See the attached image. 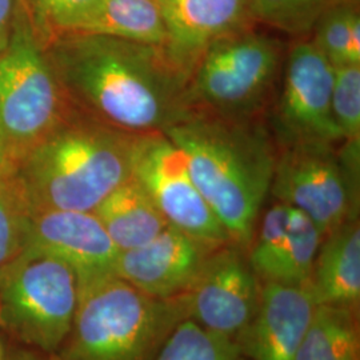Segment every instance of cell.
Instances as JSON below:
<instances>
[{"label": "cell", "instance_id": "obj_1", "mask_svg": "<svg viewBox=\"0 0 360 360\" xmlns=\"http://www.w3.org/2000/svg\"><path fill=\"white\" fill-rule=\"evenodd\" d=\"M68 104L132 135L165 132L191 108L188 77L163 47L67 32L44 46Z\"/></svg>", "mask_w": 360, "mask_h": 360}, {"label": "cell", "instance_id": "obj_2", "mask_svg": "<svg viewBox=\"0 0 360 360\" xmlns=\"http://www.w3.org/2000/svg\"><path fill=\"white\" fill-rule=\"evenodd\" d=\"M163 134L184 156L195 184L231 243L247 251L270 196L278 155L266 119L191 108Z\"/></svg>", "mask_w": 360, "mask_h": 360}, {"label": "cell", "instance_id": "obj_3", "mask_svg": "<svg viewBox=\"0 0 360 360\" xmlns=\"http://www.w3.org/2000/svg\"><path fill=\"white\" fill-rule=\"evenodd\" d=\"M139 136L71 107L13 172L34 212H94L132 175Z\"/></svg>", "mask_w": 360, "mask_h": 360}, {"label": "cell", "instance_id": "obj_4", "mask_svg": "<svg viewBox=\"0 0 360 360\" xmlns=\"http://www.w3.org/2000/svg\"><path fill=\"white\" fill-rule=\"evenodd\" d=\"M186 318L179 296L146 295L114 274L79 282L71 330L55 360H155Z\"/></svg>", "mask_w": 360, "mask_h": 360}, {"label": "cell", "instance_id": "obj_5", "mask_svg": "<svg viewBox=\"0 0 360 360\" xmlns=\"http://www.w3.org/2000/svg\"><path fill=\"white\" fill-rule=\"evenodd\" d=\"M288 41L251 23L212 41L187 80L190 108L239 119L264 117L276 94Z\"/></svg>", "mask_w": 360, "mask_h": 360}, {"label": "cell", "instance_id": "obj_6", "mask_svg": "<svg viewBox=\"0 0 360 360\" xmlns=\"http://www.w3.org/2000/svg\"><path fill=\"white\" fill-rule=\"evenodd\" d=\"M71 110L26 7L19 0L13 31L0 52V148L15 171Z\"/></svg>", "mask_w": 360, "mask_h": 360}, {"label": "cell", "instance_id": "obj_7", "mask_svg": "<svg viewBox=\"0 0 360 360\" xmlns=\"http://www.w3.org/2000/svg\"><path fill=\"white\" fill-rule=\"evenodd\" d=\"M77 300V271L26 248L0 278V327L25 347L52 356L71 330Z\"/></svg>", "mask_w": 360, "mask_h": 360}, {"label": "cell", "instance_id": "obj_8", "mask_svg": "<svg viewBox=\"0 0 360 360\" xmlns=\"http://www.w3.org/2000/svg\"><path fill=\"white\" fill-rule=\"evenodd\" d=\"M333 84L334 67L309 37L292 39L264 116L278 150L342 143L333 115Z\"/></svg>", "mask_w": 360, "mask_h": 360}, {"label": "cell", "instance_id": "obj_9", "mask_svg": "<svg viewBox=\"0 0 360 360\" xmlns=\"http://www.w3.org/2000/svg\"><path fill=\"white\" fill-rule=\"evenodd\" d=\"M132 176L151 196L169 226L214 247L231 243L195 184L184 156L163 132L139 136Z\"/></svg>", "mask_w": 360, "mask_h": 360}, {"label": "cell", "instance_id": "obj_10", "mask_svg": "<svg viewBox=\"0 0 360 360\" xmlns=\"http://www.w3.org/2000/svg\"><path fill=\"white\" fill-rule=\"evenodd\" d=\"M270 195L307 215L324 236L347 219L359 218V198L348 186L338 147L279 148Z\"/></svg>", "mask_w": 360, "mask_h": 360}, {"label": "cell", "instance_id": "obj_11", "mask_svg": "<svg viewBox=\"0 0 360 360\" xmlns=\"http://www.w3.org/2000/svg\"><path fill=\"white\" fill-rule=\"evenodd\" d=\"M262 282L240 247L227 243L210 252L179 296L186 318L208 331L235 338L252 319Z\"/></svg>", "mask_w": 360, "mask_h": 360}, {"label": "cell", "instance_id": "obj_12", "mask_svg": "<svg viewBox=\"0 0 360 360\" xmlns=\"http://www.w3.org/2000/svg\"><path fill=\"white\" fill-rule=\"evenodd\" d=\"M217 247L169 226L148 243L120 251L114 275L156 299L181 295Z\"/></svg>", "mask_w": 360, "mask_h": 360}, {"label": "cell", "instance_id": "obj_13", "mask_svg": "<svg viewBox=\"0 0 360 360\" xmlns=\"http://www.w3.org/2000/svg\"><path fill=\"white\" fill-rule=\"evenodd\" d=\"M315 309L306 285L264 282L252 319L233 339L251 360H294Z\"/></svg>", "mask_w": 360, "mask_h": 360}, {"label": "cell", "instance_id": "obj_14", "mask_svg": "<svg viewBox=\"0 0 360 360\" xmlns=\"http://www.w3.org/2000/svg\"><path fill=\"white\" fill-rule=\"evenodd\" d=\"M27 248L58 257L79 282L114 274L119 250L94 212L35 211Z\"/></svg>", "mask_w": 360, "mask_h": 360}, {"label": "cell", "instance_id": "obj_15", "mask_svg": "<svg viewBox=\"0 0 360 360\" xmlns=\"http://www.w3.org/2000/svg\"><path fill=\"white\" fill-rule=\"evenodd\" d=\"M166 28L165 51L187 77L217 39L254 23L248 0H158Z\"/></svg>", "mask_w": 360, "mask_h": 360}, {"label": "cell", "instance_id": "obj_16", "mask_svg": "<svg viewBox=\"0 0 360 360\" xmlns=\"http://www.w3.org/2000/svg\"><path fill=\"white\" fill-rule=\"evenodd\" d=\"M316 306L358 309L360 300L359 218L347 219L323 238L306 284Z\"/></svg>", "mask_w": 360, "mask_h": 360}, {"label": "cell", "instance_id": "obj_17", "mask_svg": "<svg viewBox=\"0 0 360 360\" xmlns=\"http://www.w3.org/2000/svg\"><path fill=\"white\" fill-rule=\"evenodd\" d=\"M94 214L119 251L148 243L168 226L151 196L132 175L108 193Z\"/></svg>", "mask_w": 360, "mask_h": 360}, {"label": "cell", "instance_id": "obj_18", "mask_svg": "<svg viewBox=\"0 0 360 360\" xmlns=\"http://www.w3.org/2000/svg\"><path fill=\"white\" fill-rule=\"evenodd\" d=\"M71 32L159 47L166 44V28L158 0H96Z\"/></svg>", "mask_w": 360, "mask_h": 360}, {"label": "cell", "instance_id": "obj_19", "mask_svg": "<svg viewBox=\"0 0 360 360\" xmlns=\"http://www.w3.org/2000/svg\"><path fill=\"white\" fill-rule=\"evenodd\" d=\"M294 360H360L355 309L316 306Z\"/></svg>", "mask_w": 360, "mask_h": 360}, {"label": "cell", "instance_id": "obj_20", "mask_svg": "<svg viewBox=\"0 0 360 360\" xmlns=\"http://www.w3.org/2000/svg\"><path fill=\"white\" fill-rule=\"evenodd\" d=\"M32 215L16 174L0 169V278L26 251Z\"/></svg>", "mask_w": 360, "mask_h": 360}, {"label": "cell", "instance_id": "obj_21", "mask_svg": "<svg viewBox=\"0 0 360 360\" xmlns=\"http://www.w3.org/2000/svg\"><path fill=\"white\" fill-rule=\"evenodd\" d=\"M323 238V232L307 215L291 207L288 235L270 282L290 285L309 283Z\"/></svg>", "mask_w": 360, "mask_h": 360}, {"label": "cell", "instance_id": "obj_22", "mask_svg": "<svg viewBox=\"0 0 360 360\" xmlns=\"http://www.w3.org/2000/svg\"><path fill=\"white\" fill-rule=\"evenodd\" d=\"M347 3L360 0H248V11L255 25L292 38H304L323 13Z\"/></svg>", "mask_w": 360, "mask_h": 360}, {"label": "cell", "instance_id": "obj_23", "mask_svg": "<svg viewBox=\"0 0 360 360\" xmlns=\"http://www.w3.org/2000/svg\"><path fill=\"white\" fill-rule=\"evenodd\" d=\"M155 360H251L233 338L184 319L168 336Z\"/></svg>", "mask_w": 360, "mask_h": 360}, {"label": "cell", "instance_id": "obj_24", "mask_svg": "<svg viewBox=\"0 0 360 360\" xmlns=\"http://www.w3.org/2000/svg\"><path fill=\"white\" fill-rule=\"evenodd\" d=\"M356 32H360V3H347L323 13L309 38L335 68L347 65L348 41Z\"/></svg>", "mask_w": 360, "mask_h": 360}, {"label": "cell", "instance_id": "obj_25", "mask_svg": "<svg viewBox=\"0 0 360 360\" xmlns=\"http://www.w3.org/2000/svg\"><path fill=\"white\" fill-rule=\"evenodd\" d=\"M331 105L342 143H360V65L335 67Z\"/></svg>", "mask_w": 360, "mask_h": 360}, {"label": "cell", "instance_id": "obj_26", "mask_svg": "<svg viewBox=\"0 0 360 360\" xmlns=\"http://www.w3.org/2000/svg\"><path fill=\"white\" fill-rule=\"evenodd\" d=\"M40 41L46 46L71 32L96 0H22Z\"/></svg>", "mask_w": 360, "mask_h": 360}, {"label": "cell", "instance_id": "obj_27", "mask_svg": "<svg viewBox=\"0 0 360 360\" xmlns=\"http://www.w3.org/2000/svg\"><path fill=\"white\" fill-rule=\"evenodd\" d=\"M19 0H0V52L8 43Z\"/></svg>", "mask_w": 360, "mask_h": 360}, {"label": "cell", "instance_id": "obj_28", "mask_svg": "<svg viewBox=\"0 0 360 360\" xmlns=\"http://www.w3.org/2000/svg\"><path fill=\"white\" fill-rule=\"evenodd\" d=\"M4 360H52L44 358L41 352L31 348H13L7 352Z\"/></svg>", "mask_w": 360, "mask_h": 360}, {"label": "cell", "instance_id": "obj_29", "mask_svg": "<svg viewBox=\"0 0 360 360\" xmlns=\"http://www.w3.org/2000/svg\"><path fill=\"white\" fill-rule=\"evenodd\" d=\"M0 169H3V160H1V148H0Z\"/></svg>", "mask_w": 360, "mask_h": 360}, {"label": "cell", "instance_id": "obj_30", "mask_svg": "<svg viewBox=\"0 0 360 360\" xmlns=\"http://www.w3.org/2000/svg\"><path fill=\"white\" fill-rule=\"evenodd\" d=\"M0 360H4V358H3V351H1V346H0Z\"/></svg>", "mask_w": 360, "mask_h": 360}]
</instances>
